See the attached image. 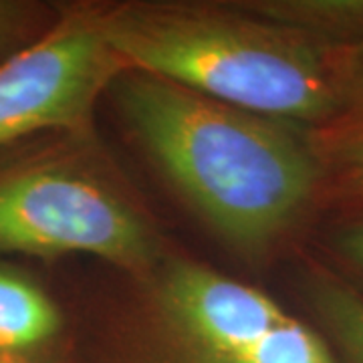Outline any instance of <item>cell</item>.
<instances>
[{"mask_svg":"<svg viewBox=\"0 0 363 363\" xmlns=\"http://www.w3.org/2000/svg\"><path fill=\"white\" fill-rule=\"evenodd\" d=\"M128 73L119 101L131 130L216 233L250 252L298 220L321 168L291 123Z\"/></svg>","mask_w":363,"mask_h":363,"instance_id":"obj_1","label":"cell"},{"mask_svg":"<svg viewBox=\"0 0 363 363\" xmlns=\"http://www.w3.org/2000/svg\"><path fill=\"white\" fill-rule=\"evenodd\" d=\"M97 23L125 71L286 123L345 111L353 47L245 9L133 2L97 11Z\"/></svg>","mask_w":363,"mask_h":363,"instance_id":"obj_2","label":"cell"},{"mask_svg":"<svg viewBox=\"0 0 363 363\" xmlns=\"http://www.w3.org/2000/svg\"><path fill=\"white\" fill-rule=\"evenodd\" d=\"M147 363H341L323 333L255 286L190 260L156 289Z\"/></svg>","mask_w":363,"mask_h":363,"instance_id":"obj_3","label":"cell"},{"mask_svg":"<svg viewBox=\"0 0 363 363\" xmlns=\"http://www.w3.org/2000/svg\"><path fill=\"white\" fill-rule=\"evenodd\" d=\"M91 255L117 267L152 262L154 238L116 190L59 152L0 157V255Z\"/></svg>","mask_w":363,"mask_h":363,"instance_id":"obj_4","label":"cell"},{"mask_svg":"<svg viewBox=\"0 0 363 363\" xmlns=\"http://www.w3.org/2000/svg\"><path fill=\"white\" fill-rule=\"evenodd\" d=\"M125 73L97 11H69L0 63V154L43 131L87 130L99 93Z\"/></svg>","mask_w":363,"mask_h":363,"instance_id":"obj_5","label":"cell"},{"mask_svg":"<svg viewBox=\"0 0 363 363\" xmlns=\"http://www.w3.org/2000/svg\"><path fill=\"white\" fill-rule=\"evenodd\" d=\"M61 327L52 298L25 274L0 264V357H26Z\"/></svg>","mask_w":363,"mask_h":363,"instance_id":"obj_6","label":"cell"},{"mask_svg":"<svg viewBox=\"0 0 363 363\" xmlns=\"http://www.w3.org/2000/svg\"><path fill=\"white\" fill-rule=\"evenodd\" d=\"M247 6L248 13L339 47L363 45V0H269Z\"/></svg>","mask_w":363,"mask_h":363,"instance_id":"obj_7","label":"cell"},{"mask_svg":"<svg viewBox=\"0 0 363 363\" xmlns=\"http://www.w3.org/2000/svg\"><path fill=\"white\" fill-rule=\"evenodd\" d=\"M307 297L339 362L363 363V293L335 274L315 271Z\"/></svg>","mask_w":363,"mask_h":363,"instance_id":"obj_8","label":"cell"},{"mask_svg":"<svg viewBox=\"0 0 363 363\" xmlns=\"http://www.w3.org/2000/svg\"><path fill=\"white\" fill-rule=\"evenodd\" d=\"M28 13L30 9H26L25 4L0 2V63L37 39L28 35Z\"/></svg>","mask_w":363,"mask_h":363,"instance_id":"obj_9","label":"cell"},{"mask_svg":"<svg viewBox=\"0 0 363 363\" xmlns=\"http://www.w3.org/2000/svg\"><path fill=\"white\" fill-rule=\"evenodd\" d=\"M335 160H337L343 182L351 190L363 194V125L351 131L350 135H345V140L339 143Z\"/></svg>","mask_w":363,"mask_h":363,"instance_id":"obj_10","label":"cell"},{"mask_svg":"<svg viewBox=\"0 0 363 363\" xmlns=\"http://www.w3.org/2000/svg\"><path fill=\"white\" fill-rule=\"evenodd\" d=\"M345 111L355 113L363 119V45L351 49Z\"/></svg>","mask_w":363,"mask_h":363,"instance_id":"obj_11","label":"cell"},{"mask_svg":"<svg viewBox=\"0 0 363 363\" xmlns=\"http://www.w3.org/2000/svg\"><path fill=\"white\" fill-rule=\"evenodd\" d=\"M339 252L363 271V222L347 226L337 236Z\"/></svg>","mask_w":363,"mask_h":363,"instance_id":"obj_12","label":"cell"},{"mask_svg":"<svg viewBox=\"0 0 363 363\" xmlns=\"http://www.w3.org/2000/svg\"><path fill=\"white\" fill-rule=\"evenodd\" d=\"M0 363H30L26 357H0Z\"/></svg>","mask_w":363,"mask_h":363,"instance_id":"obj_13","label":"cell"}]
</instances>
